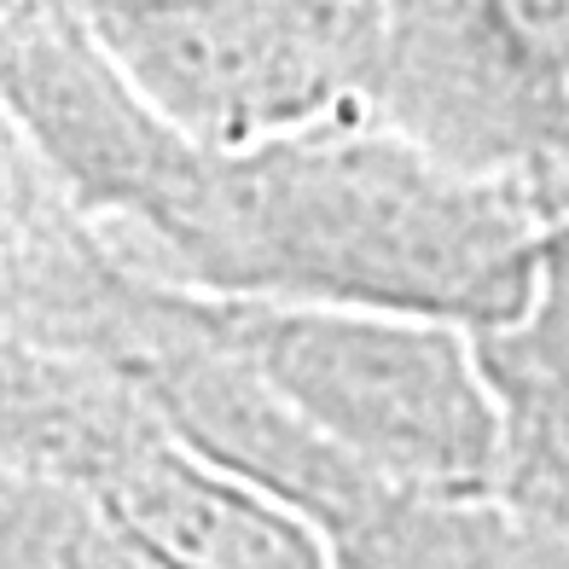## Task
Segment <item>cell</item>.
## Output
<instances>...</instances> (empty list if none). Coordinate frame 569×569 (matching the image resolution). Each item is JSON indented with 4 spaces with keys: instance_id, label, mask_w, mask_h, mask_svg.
<instances>
[{
    "instance_id": "cell-7",
    "label": "cell",
    "mask_w": 569,
    "mask_h": 569,
    "mask_svg": "<svg viewBox=\"0 0 569 569\" xmlns=\"http://www.w3.org/2000/svg\"><path fill=\"white\" fill-rule=\"evenodd\" d=\"M0 506H7V569H146L106 529V517L53 477L0 471Z\"/></svg>"
},
{
    "instance_id": "cell-5",
    "label": "cell",
    "mask_w": 569,
    "mask_h": 569,
    "mask_svg": "<svg viewBox=\"0 0 569 569\" xmlns=\"http://www.w3.org/2000/svg\"><path fill=\"white\" fill-rule=\"evenodd\" d=\"M378 117L465 169L569 187V0H383Z\"/></svg>"
},
{
    "instance_id": "cell-6",
    "label": "cell",
    "mask_w": 569,
    "mask_h": 569,
    "mask_svg": "<svg viewBox=\"0 0 569 569\" xmlns=\"http://www.w3.org/2000/svg\"><path fill=\"white\" fill-rule=\"evenodd\" d=\"M477 355L500 407V500L569 540V221H552L529 302L477 331Z\"/></svg>"
},
{
    "instance_id": "cell-2",
    "label": "cell",
    "mask_w": 569,
    "mask_h": 569,
    "mask_svg": "<svg viewBox=\"0 0 569 569\" xmlns=\"http://www.w3.org/2000/svg\"><path fill=\"white\" fill-rule=\"evenodd\" d=\"M0 367L7 471L76 488L146 569H338L297 506L198 453L106 360L0 338Z\"/></svg>"
},
{
    "instance_id": "cell-1",
    "label": "cell",
    "mask_w": 569,
    "mask_h": 569,
    "mask_svg": "<svg viewBox=\"0 0 569 569\" xmlns=\"http://www.w3.org/2000/svg\"><path fill=\"white\" fill-rule=\"evenodd\" d=\"M99 227L128 262L198 291L488 331L529 302L552 210L529 180L349 117L250 151L174 140Z\"/></svg>"
},
{
    "instance_id": "cell-3",
    "label": "cell",
    "mask_w": 569,
    "mask_h": 569,
    "mask_svg": "<svg viewBox=\"0 0 569 569\" xmlns=\"http://www.w3.org/2000/svg\"><path fill=\"white\" fill-rule=\"evenodd\" d=\"M198 315L308 430L378 482L453 500L500 495V407L477 331L390 308L227 291H198Z\"/></svg>"
},
{
    "instance_id": "cell-4",
    "label": "cell",
    "mask_w": 569,
    "mask_h": 569,
    "mask_svg": "<svg viewBox=\"0 0 569 569\" xmlns=\"http://www.w3.org/2000/svg\"><path fill=\"white\" fill-rule=\"evenodd\" d=\"M82 12L128 88L203 151L378 117L383 0H82Z\"/></svg>"
}]
</instances>
